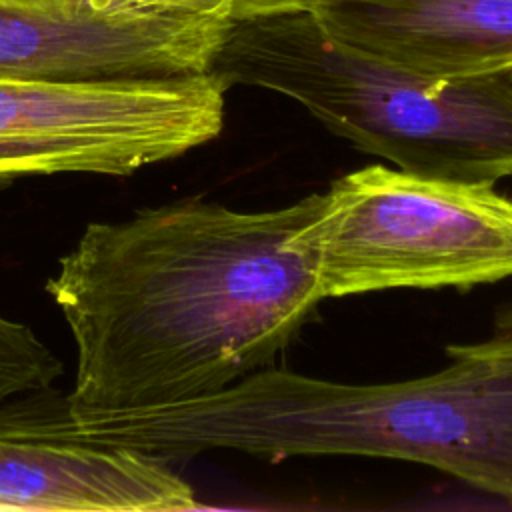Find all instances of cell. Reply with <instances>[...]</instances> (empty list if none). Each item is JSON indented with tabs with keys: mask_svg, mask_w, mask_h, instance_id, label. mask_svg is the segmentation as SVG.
I'll use <instances>...</instances> for the list:
<instances>
[{
	"mask_svg": "<svg viewBox=\"0 0 512 512\" xmlns=\"http://www.w3.org/2000/svg\"><path fill=\"white\" fill-rule=\"evenodd\" d=\"M300 102L404 172L472 184L512 176V76L436 78L332 38L310 10L232 18L210 72Z\"/></svg>",
	"mask_w": 512,
	"mask_h": 512,
	"instance_id": "3957f363",
	"label": "cell"
},
{
	"mask_svg": "<svg viewBox=\"0 0 512 512\" xmlns=\"http://www.w3.org/2000/svg\"><path fill=\"white\" fill-rule=\"evenodd\" d=\"M446 352L444 368L402 382L348 384L268 366L164 406L88 414L48 406L34 432L164 462L206 450L270 462L306 454L398 458L512 500V300L500 306L488 338Z\"/></svg>",
	"mask_w": 512,
	"mask_h": 512,
	"instance_id": "7a4b0ae2",
	"label": "cell"
},
{
	"mask_svg": "<svg viewBox=\"0 0 512 512\" xmlns=\"http://www.w3.org/2000/svg\"><path fill=\"white\" fill-rule=\"evenodd\" d=\"M314 0H232V18L310 10Z\"/></svg>",
	"mask_w": 512,
	"mask_h": 512,
	"instance_id": "8fae6325",
	"label": "cell"
},
{
	"mask_svg": "<svg viewBox=\"0 0 512 512\" xmlns=\"http://www.w3.org/2000/svg\"><path fill=\"white\" fill-rule=\"evenodd\" d=\"M0 508L174 512L198 508L168 462L124 448L0 436Z\"/></svg>",
	"mask_w": 512,
	"mask_h": 512,
	"instance_id": "ba28073f",
	"label": "cell"
},
{
	"mask_svg": "<svg viewBox=\"0 0 512 512\" xmlns=\"http://www.w3.org/2000/svg\"><path fill=\"white\" fill-rule=\"evenodd\" d=\"M60 374L62 362L32 328L0 314V408L50 388Z\"/></svg>",
	"mask_w": 512,
	"mask_h": 512,
	"instance_id": "9c48e42d",
	"label": "cell"
},
{
	"mask_svg": "<svg viewBox=\"0 0 512 512\" xmlns=\"http://www.w3.org/2000/svg\"><path fill=\"white\" fill-rule=\"evenodd\" d=\"M322 196L258 212L188 198L90 222L46 282L76 348L58 408L164 406L268 368L322 302L292 244Z\"/></svg>",
	"mask_w": 512,
	"mask_h": 512,
	"instance_id": "6da1fadb",
	"label": "cell"
},
{
	"mask_svg": "<svg viewBox=\"0 0 512 512\" xmlns=\"http://www.w3.org/2000/svg\"><path fill=\"white\" fill-rule=\"evenodd\" d=\"M212 74L162 80L0 78V184L26 176H130L214 140Z\"/></svg>",
	"mask_w": 512,
	"mask_h": 512,
	"instance_id": "5b68a950",
	"label": "cell"
},
{
	"mask_svg": "<svg viewBox=\"0 0 512 512\" xmlns=\"http://www.w3.org/2000/svg\"><path fill=\"white\" fill-rule=\"evenodd\" d=\"M336 40L436 78L512 76V0H314Z\"/></svg>",
	"mask_w": 512,
	"mask_h": 512,
	"instance_id": "52a82bcc",
	"label": "cell"
},
{
	"mask_svg": "<svg viewBox=\"0 0 512 512\" xmlns=\"http://www.w3.org/2000/svg\"><path fill=\"white\" fill-rule=\"evenodd\" d=\"M320 298L468 288L512 276V200L492 184L366 166L334 180L294 232Z\"/></svg>",
	"mask_w": 512,
	"mask_h": 512,
	"instance_id": "277c9868",
	"label": "cell"
},
{
	"mask_svg": "<svg viewBox=\"0 0 512 512\" xmlns=\"http://www.w3.org/2000/svg\"><path fill=\"white\" fill-rule=\"evenodd\" d=\"M128 4L152 10V12H174V14H196L232 20V0H126Z\"/></svg>",
	"mask_w": 512,
	"mask_h": 512,
	"instance_id": "30bf717a",
	"label": "cell"
},
{
	"mask_svg": "<svg viewBox=\"0 0 512 512\" xmlns=\"http://www.w3.org/2000/svg\"><path fill=\"white\" fill-rule=\"evenodd\" d=\"M228 18L126 0H0V78L162 80L208 74Z\"/></svg>",
	"mask_w": 512,
	"mask_h": 512,
	"instance_id": "8992f818",
	"label": "cell"
}]
</instances>
